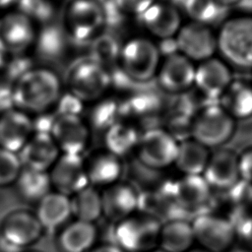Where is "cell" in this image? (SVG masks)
<instances>
[{
	"mask_svg": "<svg viewBox=\"0 0 252 252\" xmlns=\"http://www.w3.org/2000/svg\"><path fill=\"white\" fill-rule=\"evenodd\" d=\"M61 94L58 76L45 68L30 69L23 73L12 89L16 108L26 113H39L50 108Z\"/></svg>",
	"mask_w": 252,
	"mask_h": 252,
	"instance_id": "1",
	"label": "cell"
},
{
	"mask_svg": "<svg viewBox=\"0 0 252 252\" xmlns=\"http://www.w3.org/2000/svg\"><path fill=\"white\" fill-rule=\"evenodd\" d=\"M217 35V52L231 69L252 71V15L226 18Z\"/></svg>",
	"mask_w": 252,
	"mask_h": 252,
	"instance_id": "2",
	"label": "cell"
},
{
	"mask_svg": "<svg viewBox=\"0 0 252 252\" xmlns=\"http://www.w3.org/2000/svg\"><path fill=\"white\" fill-rule=\"evenodd\" d=\"M161 221L145 213L112 223L111 242L123 252H151L158 247Z\"/></svg>",
	"mask_w": 252,
	"mask_h": 252,
	"instance_id": "3",
	"label": "cell"
},
{
	"mask_svg": "<svg viewBox=\"0 0 252 252\" xmlns=\"http://www.w3.org/2000/svg\"><path fill=\"white\" fill-rule=\"evenodd\" d=\"M235 127V120L219 103H211L195 113L190 137L209 150L220 149L232 138Z\"/></svg>",
	"mask_w": 252,
	"mask_h": 252,
	"instance_id": "4",
	"label": "cell"
},
{
	"mask_svg": "<svg viewBox=\"0 0 252 252\" xmlns=\"http://www.w3.org/2000/svg\"><path fill=\"white\" fill-rule=\"evenodd\" d=\"M121 68L133 81L144 83L156 78L161 53L149 37L137 36L127 40L119 53Z\"/></svg>",
	"mask_w": 252,
	"mask_h": 252,
	"instance_id": "5",
	"label": "cell"
},
{
	"mask_svg": "<svg viewBox=\"0 0 252 252\" xmlns=\"http://www.w3.org/2000/svg\"><path fill=\"white\" fill-rule=\"evenodd\" d=\"M196 245L210 252H227L237 241L233 221L227 217L206 211L191 220Z\"/></svg>",
	"mask_w": 252,
	"mask_h": 252,
	"instance_id": "6",
	"label": "cell"
},
{
	"mask_svg": "<svg viewBox=\"0 0 252 252\" xmlns=\"http://www.w3.org/2000/svg\"><path fill=\"white\" fill-rule=\"evenodd\" d=\"M43 233L34 213L14 210L0 223V249L3 252H23L35 244Z\"/></svg>",
	"mask_w": 252,
	"mask_h": 252,
	"instance_id": "7",
	"label": "cell"
},
{
	"mask_svg": "<svg viewBox=\"0 0 252 252\" xmlns=\"http://www.w3.org/2000/svg\"><path fill=\"white\" fill-rule=\"evenodd\" d=\"M110 77L105 67L94 59L76 62L67 74V87L78 100L92 102L99 99L107 91Z\"/></svg>",
	"mask_w": 252,
	"mask_h": 252,
	"instance_id": "8",
	"label": "cell"
},
{
	"mask_svg": "<svg viewBox=\"0 0 252 252\" xmlns=\"http://www.w3.org/2000/svg\"><path fill=\"white\" fill-rule=\"evenodd\" d=\"M177 150L178 141L165 129L156 127L140 135L135 151L143 166L160 171L174 165Z\"/></svg>",
	"mask_w": 252,
	"mask_h": 252,
	"instance_id": "9",
	"label": "cell"
},
{
	"mask_svg": "<svg viewBox=\"0 0 252 252\" xmlns=\"http://www.w3.org/2000/svg\"><path fill=\"white\" fill-rule=\"evenodd\" d=\"M104 11L96 0H70L64 8L65 31L76 40H88L102 28Z\"/></svg>",
	"mask_w": 252,
	"mask_h": 252,
	"instance_id": "10",
	"label": "cell"
},
{
	"mask_svg": "<svg viewBox=\"0 0 252 252\" xmlns=\"http://www.w3.org/2000/svg\"><path fill=\"white\" fill-rule=\"evenodd\" d=\"M162 187L185 218V214L196 216L207 211L213 198V190L202 175H181Z\"/></svg>",
	"mask_w": 252,
	"mask_h": 252,
	"instance_id": "11",
	"label": "cell"
},
{
	"mask_svg": "<svg viewBox=\"0 0 252 252\" xmlns=\"http://www.w3.org/2000/svg\"><path fill=\"white\" fill-rule=\"evenodd\" d=\"M175 50L198 64L217 53V35L210 26L189 21L181 26L174 39Z\"/></svg>",
	"mask_w": 252,
	"mask_h": 252,
	"instance_id": "12",
	"label": "cell"
},
{
	"mask_svg": "<svg viewBox=\"0 0 252 252\" xmlns=\"http://www.w3.org/2000/svg\"><path fill=\"white\" fill-rule=\"evenodd\" d=\"M49 134L61 154L80 156L87 149L91 137L85 120L70 111L62 112L53 119Z\"/></svg>",
	"mask_w": 252,
	"mask_h": 252,
	"instance_id": "13",
	"label": "cell"
},
{
	"mask_svg": "<svg viewBox=\"0 0 252 252\" xmlns=\"http://www.w3.org/2000/svg\"><path fill=\"white\" fill-rule=\"evenodd\" d=\"M35 31L32 18L23 12H10L0 17V51L17 55L32 44Z\"/></svg>",
	"mask_w": 252,
	"mask_h": 252,
	"instance_id": "14",
	"label": "cell"
},
{
	"mask_svg": "<svg viewBox=\"0 0 252 252\" xmlns=\"http://www.w3.org/2000/svg\"><path fill=\"white\" fill-rule=\"evenodd\" d=\"M48 176L52 190L69 197L89 185L85 159L80 155L61 154Z\"/></svg>",
	"mask_w": 252,
	"mask_h": 252,
	"instance_id": "15",
	"label": "cell"
},
{
	"mask_svg": "<svg viewBox=\"0 0 252 252\" xmlns=\"http://www.w3.org/2000/svg\"><path fill=\"white\" fill-rule=\"evenodd\" d=\"M195 71L196 64L175 50L161 58L156 79L164 92L182 94L194 87Z\"/></svg>",
	"mask_w": 252,
	"mask_h": 252,
	"instance_id": "16",
	"label": "cell"
},
{
	"mask_svg": "<svg viewBox=\"0 0 252 252\" xmlns=\"http://www.w3.org/2000/svg\"><path fill=\"white\" fill-rule=\"evenodd\" d=\"M232 80L231 68L220 57L214 56L196 64L194 87L209 99H219Z\"/></svg>",
	"mask_w": 252,
	"mask_h": 252,
	"instance_id": "17",
	"label": "cell"
},
{
	"mask_svg": "<svg viewBox=\"0 0 252 252\" xmlns=\"http://www.w3.org/2000/svg\"><path fill=\"white\" fill-rule=\"evenodd\" d=\"M140 18L147 32L161 40L174 39L183 25L181 12L169 1L157 0Z\"/></svg>",
	"mask_w": 252,
	"mask_h": 252,
	"instance_id": "18",
	"label": "cell"
},
{
	"mask_svg": "<svg viewBox=\"0 0 252 252\" xmlns=\"http://www.w3.org/2000/svg\"><path fill=\"white\" fill-rule=\"evenodd\" d=\"M212 190L225 192L239 181L238 155L229 149H217L211 152L207 166L202 174Z\"/></svg>",
	"mask_w": 252,
	"mask_h": 252,
	"instance_id": "19",
	"label": "cell"
},
{
	"mask_svg": "<svg viewBox=\"0 0 252 252\" xmlns=\"http://www.w3.org/2000/svg\"><path fill=\"white\" fill-rule=\"evenodd\" d=\"M140 192L131 184L119 181L101 191L102 216L112 223L126 219L139 210Z\"/></svg>",
	"mask_w": 252,
	"mask_h": 252,
	"instance_id": "20",
	"label": "cell"
},
{
	"mask_svg": "<svg viewBox=\"0 0 252 252\" xmlns=\"http://www.w3.org/2000/svg\"><path fill=\"white\" fill-rule=\"evenodd\" d=\"M61 155L49 132L33 133L18 154L23 167L48 172Z\"/></svg>",
	"mask_w": 252,
	"mask_h": 252,
	"instance_id": "21",
	"label": "cell"
},
{
	"mask_svg": "<svg viewBox=\"0 0 252 252\" xmlns=\"http://www.w3.org/2000/svg\"><path fill=\"white\" fill-rule=\"evenodd\" d=\"M32 134V121L25 111L12 108L0 114V148L18 155Z\"/></svg>",
	"mask_w": 252,
	"mask_h": 252,
	"instance_id": "22",
	"label": "cell"
},
{
	"mask_svg": "<svg viewBox=\"0 0 252 252\" xmlns=\"http://www.w3.org/2000/svg\"><path fill=\"white\" fill-rule=\"evenodd\" d=\"M85 165L89 185L96 189H105L121 181L124 171L122 158L106 150L85 159Z\"/></svg>",
	"mask_w": 252,
	"mask_h": 252,
	"instance_id": "23",
	"label": "cell"
},
{
	"mask_svg": "<svg viewBox=\"0 0 252 252\" xmlns=\"http://www.w3.org/2000/svg\"><path fill=\"white\" fill-rule=\"evenodd\" d=\"M33 213L44 231H58L73 217L71 198L51 190L36 204Z\"/></svg>",
	"mask_w": 252,
	"mask_h": 252,
	"instance_id": "24",
	"label": "cell"
},
{
	"mask_svg": "<svg viewBox=\"0 0 252 252\" xmlns=\"http://www.w3.org/2000/svg\"><path fill=\"white\" fill-rule=\"evenodd\" d=\"M95 223L74 220L58 230L56 245L60 252H90L97 240Z\"/></svg>",
	"mask_w": 252,
	"mask_h": 252,
	"instance_id": "25",
	"label": "cell"
},
{
	"mask_svg": "<svg viewBox=\"0 0 252 252\" xmlns=\"http://www.w3.org/2000/svg\"><path fill=\"white\" fill-rule=\"evenodd\" d=\"M219 104L236 121L252 117V83L233 79L221 96Z\"/></svg>",
	"mask_w": 252,
	"mask_h": 252,
	"instance_id": "26",
	"label": "cell"
},
{
	"mask_svg": "<svg viewBox=\"0 0 252 252\" xmlns=\"http://www.w3.org/2000/svg\"><path fill=\"white\" fill-rule=\"evenodd\" d=\"M196 245L191 221L172 219L161 223L158 249L164 252H187Z\"/></svg>",
	"mask_w": 252,
	"mask_h": 252,
	"instance_id": "27",
	"label": "cell"
},
{
	"mask_svg": "<svg viewBox=\"0 0 252 252\" xmlns=\"http://www.w3.org/2000/svg\"><path fill=\"white\" fill-rule=\"evenodd\" d=\"M210 156L211 150L190 137L178 142L177 156L173 166L181 175H202Z\"/></svg>",
	"mask_w": 252,
	"mask_h": 252,
	"instance_id": "28",
	"label": "cell"
},
{
	"mask_svg": "<svg viewBox=\"0 0 252 252\" xmlns=\"http://www.w3.org/2000/svg\"><path fill=\"white\" fill-rule=\"evenodd\" d=\"M18 197L25 203L37 204L52 188L48 172L23 167L15 183Z\"/></svg>",
	"mask_w": 252,
	"mask_h": 252,
	"instance_id": "29",
	"label": "cell"
},
{
	"mask_svg": "<svg viewBox=\"0 0 252 252\" xmlns=\"http://www.w3.org/2000/svg\"><path fill=\"white\" fill-rule=\"evenodd\" d=\"M71 198L72 216L76 220L95 223L102 217L101 191L88 185Z\"/></svg>",
	"mask_w": 252,
	"mask_h": 252,
	"instance_id": "30",
	"label": "cell"
},
{
	"mask_svg": "<svg viewBox=\"0 0 252 252\" xmlns=\"http://www.w3.org/2000/svg\"><path fill=\"white\" fill-rule=\"evenodd\" d=\"M140 135L136 129L127 124H114L110 126L105 137L106 151L123 158L136 150Z\"/></svg>",
	"mask_w": 252,
	"mask_h": 252,
	"instance_id": "31",
	"label": "cell"
},
{
	"mask_svg": "<svg viewBox=\"0 0 252 252\" xmlns=\"http://www.w3.org/2000/svg\"><path fill=\"white\" fill-rule=\"evenodd\" d=\"M183 8L190 21L210 27L219 20L224 9L215 0H184Z\"/></svg>",
	"mask_w": 252,
	"mask_h": 252,
	"instance_id": "32",
	"label": "cell"
},
{
	"mask_svg": "<svg viewBox=\"0 0 252 252\" xmlns=\"http://www.w3.org/2000/svg\"><path fill=\"white\" fill-rule=\"evenodd\" d=\"M23 168L17 154L0 148V187L15 183Z\"/></svg>",
	"mask_w": 252,
	"mask_h": 252,
	"instance_id": "33",
	"label": "cell"
},
{
	"mask_svg": "<svg viewBox=\"0 0 252 252\" xmlns=\"http://www.w3.org/2000/svg\"><path fill=\"white\" fill-rule=\"evenodd\" d=\"M232 221L235 226L237 240L241 241L242 246L252 251V210L240 212Z\"/></svg>",
	"mask_w": 252,
	"mask_h": 252,
	"instance_id": "34",
	"label": "cell"
},
{
	"mask_svg": "<svg viewBox=\"0 0 252 252\" xmlns=\"http://www.w3.org/2000/svg\"><path fill=\"white\" fill-rule=\"evenodd\" d=\"M132 104L136 114L149 115L157 112L159 109L160 101L158 97L153 94H143L137 96Z\"/></svg>",
	"mask_w": 252,
	"mask_h": 252,
	"instance_id": "35",
	"label": "cell"
},
{
	"mask_svg": "<svg viewBox=\"0 0 252 252\" xmlns=\"http://www.w3.org/2000/svg\"><path fill=\"white\" fill-rule=\"evenodd\" d=\"M238 170L240 181L252 186V147L238 155Z\"/></svg>",
	"mask_w": 252,
	"mask_h": 252,
	"instance_id": "36",
	"label": "cell"
},
{
	"mask_svg": "<svg viewBox=\"0 0 252 252\" xmlns=\"http://www.w3.org/2000/svg\"><path fill=\"white\" fill-rule=\"evenodd\" d=\"M157 0H118L123 11L134 16H141Z\"/></svg>",
	"mask_w": 252,
	"mask_h": 252,
	"instance_id": "37",
	"label": "cell"
},
{
	"mask_svg": "<svg viewBox=\"0 0 252 252\" xmlns=\"http://www.w3.org/2000/svg\"><path fill=\"white\" fill-rule=\"evenodd\" d=\"M90 252H123L118 247L113 245L112 243L101 244L99 246H94Z\"/></svg>",
	"mask_w": 252,
	"mask_h": 252,
	"instance_id": "38",
	"label": "cell"
},
{
	"mask_svg": "<svg viewBox=\"0 0 252 252\" xmlns=\"http://www.w3.org/2000/svg\"><path fill=\"white\" fill-rule=\"evenodd\" d=\"M220 7L222 8H227V7H231L234 5L239 4L242 0H215Z\"/></svg>",
	"mask_w": 252,
	"mask_h": 252,
	"instance_id": "39",
	"label": "cell"
},
{
	"mask_svg": "<svg viewBox=\"0 0 252 252\" xmlns=\"http://www.w3.org/2000/svg\"><path fill=\"white\" fill-rule=\"evenodd\" d=\"M227 252H252L251 250H249L248 248L244 247V246H234L233 248H231L229 251Z\"/></svg>",
	"mask_w": 252,
	"mask_h": 252,
	"instance_id": "40",
	"label": "cell"
},
{
	"mask_svg": "<svg viewBox=\"0 0 252 252\" xmlns=\"http://www.w3.org/2000/svg\"><path fill=\"white\" fill-rule=\"evenodd\" d=\"M15 0H0V9H4L8 6H10Z\"/></svg>",
	"mask_w": 252,
	"mask_h": 252,
	"instance_id": "41",
	"label": "cell"
},
{
	"mask_svg": "<svg viewBox=\"0 0 252 252\" xmlns=\"http://www.w3.org/2000/svg\"><path fill=\"white\" fill-rule=\"evenodd\" d=\"M187 252H210V251H208V250H206V249H204V248H202V247H200L198 245H195L194 247H192Z\"/></svg>",
	"mask_w": 252,
	"mask_h": 252,
	"instance_id": "42",
	"label": "cell"
},
{
	"mask_svg": "<svg viewBox=\"0 0 252 252\" xmlns=\"http://www.w3.org/2000/svg\"><path fill=\"white\" fill-rule=\"evenodd\" d=\"M151 252H164V251H162V250L157 248V249H155V250H153V251H151Z\"/></svg>",
	"mask_w": 252,
	"mask_h": 252,
	"instance_id": "43",
	"label": "cell"
},
{
	"mask_svg": "<svg viewBox=\"0 0 252 252\" xmlns=\"http://www.w3.org/2000/svg\"><path fill=\"white\" fill-rule=\"evenodd\" d=\"M23 252H40V251H36V250H25V251H23Z\"/></svg>",
	"mask_w": 252,
	"mask_h": 252,
	"instance_id": "44",
	"label": "cell"
},
{
	"mask_svg": "<svg viewBox=\"0 0 252 252\" xmlns=\"http://www.w3.org/2000/svg\"><path fill=\"white\" fill-rule=\"evenodd\" d=\"M0 252H3V251H2V250H1V249H0Z\"/></svg>",
	"mask_w": 252,
	"mask_h": 252,
	"instance_id": "45",
	"label": "cell"
},
{
	"mask_svg": "<svg viewBox=\"0 0 252 252\" xmlns=\"http://www.w3.org/2000/svg\"><path fill=\"white\" fill-rule=\"evenodd\" d=\"M251 83H252V80H251Z\"/></svg>",
	"mask_w": 252,
	"mask_h": 252,
	"instance_id": "46",
	"label": "cell"
}]
</instances>
